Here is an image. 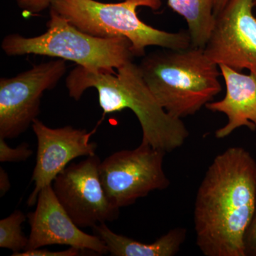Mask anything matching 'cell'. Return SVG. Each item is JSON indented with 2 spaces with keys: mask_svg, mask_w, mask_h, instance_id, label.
Instances as JSON below:
<instances>
[{
  "mask_svg": "<svg viewBox=\"0 0 256 256\" xmlns=\"http://www.w3.org/2000/svg\"><path fill=\"white\" fill-rule=\"evenodd\" d=\"M256 207V161L240 146L216 156L197 191L194 229L206 256H245L244 236Z\"/></svg>",
  "mask_w": 256,
  "mask_h": 256,
  "instance_id": "6da1fadb",
  "label": "cell"
},
{
  "mask_svg": "<svg viewBox=\"0 0 256 256\" xmlns=\"http://www.w3.org/2000/svg\"><path fill=\"white\" fill-rule=\"evenodd\" d=\"M117 73L90 70L77 66L66 79L69 96L79 100L96 88L104 114L129 109L138 118L142 142L170 152L184 144L190 132L182 120L172 117L160 105L143 79L138 64L128 62Z\"/></svg>",
  "mask_w": 256,
  "mask_h": 256,
  "instance_id": "7a4b0ae2",
  "label": "cell"
},
{
  "mask_svg": "<svg viewBox=\"0 0 256 256\" xmlns=\"http://www.w3.org/2000/svg\"><path fill=\"white\" fill-rule=\"evenodd\" d=\"M143 79L172 117L194 116L222 90L220 66L204 48H163L144 56L139 64Z\"/></svg>",
  "mask_w": 256,
  "mask_h": 256,
  "instance_id": "3957f363",
  "label": "cell"
},
{
  "mask_svg": "<svg viewBox=\"0 0 256 256\" xmlns=\"http://www.w3.org/2000/svg\"><path fill=\"white\" fill-rule=\"evenodd\" d=\"M161 0H122L102 3L96 0H52L54 10L80 31L100 38L126 37L134 56H144L148 47L184 50L191 46L188 32H168L152 28L138 16L137 9L159 10Z\"/></svg>",
  "mask_w": 256,
  "mask_h": 256,
  "instance_id": "277c9868",
  "label": "cell"
},
{
  "mask_svg": "<svg viewBox=\"0 0 256 256\" xmlns=\"http://www.w3.org/2000/svg\"><path fill=\"white\" fill-rule=\"evenodd\" d=\"M45 33L25 37L9 34L2 50L10 56L35 54L70 60L90 70L114 73L132 62V44L126 37L100 38L80 31L63 16L50 10Z\"/></svg>",
  "mask_w": 256,
  "mask_h": 256,
  "instance_id": "5b68a950",
  "label": "cell"
},
{
  "mask_svg": "<svg viewBox=\"0 0 256 256\" xmlns=\"http://www.w3.org/2000/svg\"><path fill=\"white\" fill-rule=\"evenodd\" d=\"M165 154L141 142L136 149L116 152L101 162V182L114 206H130L152 192L169 188L170 180L163 168Z\"/></svg>",
  "mask_w": 256,
  "mask_h": 256,
  "instance_id": "8992f818",
  "label": "cell"
},
{
  "mask_svg": "<svg viewBox=\"0 0 256 256\" xmlns=\"http://www.w3.org/2000/svg\"><path fill=\"white\" fill-rule=\"evenodd\" d=\"M66 70V60L57 58L0 79V138L13 139L28 129L40 114L44 92L54 88Z\"/></svg>",
  "mask_w": 256,
  "mask_h": 256,
  "instance_id": "52a82bcc",
  "label": "cell"
},
{
  "mask_svg": "<svg viewBox=\"0 0 256 256\" xmlns=\"http://www.w3.org/2000/svg\"><path fill=\"white\" fill-rule=\"evenodd\" d=\"M98 156L72 163L52 183L58 202L80 228L94 227L118 218L120 208L108 198L101 182Z\"/></svg>",
  "mask_w": 256,
  "mask_h": 256,
  "instance_id": "ba28073f",
  "label": "cell"
},
{
  "mask_svg": "<svg viewBox=\"0 0 256 256\" xmlns=\"http://www.w3.org/2000/svg\"><path fill=\"white\" fill-rule=\"evenodd\" d=\"M252 0H229L216 16L204 52L217 65L256 76V18Z\"/></svg>",
  "mask_w": 256,
  "mask_h": 256,
  "instance_id": "9c48e42d",
  "label": "cell"
},
{
  "mask_svg": "<svg viewBox=\"0 0 256 256\" xmlns=\"http://www.w3.org/2000/svg\"><path fill=\"white\" fill-rule=\"evenodd\" d=\"M36 137V164L32 176L34 188L28 200V206L36 204L42 188L52 185L55 178L72 160L95 156L96 142H90L96 129L90 132L72 126L52 128L38 119L32 124Z\"/></svg>",
  "mask_w": 256,
  "mask_h": 256,
  "instance_id": "30bf717a",
  "label": "cell"
},
{
  "mask_svg": "<svg viewBox=\"0 0 256 256\" xmlns=\"http://www.w3.org/2000/svg\"><path fill=\"white\" fill-rule=\"evenodd\" d=\"M30 226L26 250L50 245H66L99 255L108 254L105 244L97 236L80 230L58 202L52 185L42 188L36 207L28 214Z\"/></svg>",
  "mask_w": 256,
  "mask_h": 256,
  "instance_id": "8fae6325",
  "label": "cell"
},
{
  "mask_svg": "<svg viewBox=\"0 0 256 256\" xmlns=\"http://www.w3.org/2000/svg\"><path fill=\"white\" fill-rule=\"evenodd\" d=\"M218 66L226 92L223 99L208 102L205 107L212 112L226 114L228 122L216 131V138L224 139L242 127L256 130V76L242 74L225 65Z\"/></svg>",
  "mask_w": 256,
  "mask_h": 256,
  "instance_id": "7c38bea8",
  "label": "cell"
},
{
  "mask_svg": "<svg viewBox=\"0 0 256 256\" xmlns=\"http://www.w3.org/2000/svg\"><path fill=\"white\" fill-rule=\"evenodd\" d=\"M95 235L104 242L108 254L114 256H173L176 255L186 238L184 228L172 229L156 242L146 244L111 230L106 223L92 227Z\"/></svg>",
  "mask_w": 256,
  "mask_h": 256,
  "instance_id": "4fadbf2b",
  "label": "cell"
},
{
  "mask_svg": "<svg viewBox=\"0 0 256 256\" xmlns=\"http://www.w3.org/2000/svg\"><path fill=\"white\" fill-rule=\"evenodd\" d=\"M188 25L191 46L204 48L214 26V0H168Z\"/></svg>",
  "mask_w": 256,
  "mask_h": 256,
  "instance_id": "5bb4252c",
  "label": "cell"
},
{
  "mask_svg": "<svg viewBox=\"0 0 256 256\" xmlns=\"http://www.w3.org/2000/svg\"><path fill=\"white\" fill-rule=\"evenodd\" d=\"M26 218L28 216L22 210H16L0 220V248L11 250L12 254L26 250L28 238L24 235L22 229Z\"/></svg>",
  "mask_w": 256,
  "mask_h": 256,
  "instance_id": "9a60e30c",
  "label": "cell"
},
{
  "mask_svg": "<svg viewBox=\"0 0 256 256\" xmlns=\"http://www.w3.org/2000/svg\"><path fill=\"white\" fill-rule=\"evenodd\" d=\"M34 152L24 142L18 148L8 146L4 138H0V162H21L31 158Z\"/></svg>",
  "mask_w": 256,
  "mask_h": 256,
  "instance_id": "2e32d148",
  "label": "cell"
},
{
  "mask_svg": "<svg viewBox=\"0 0 256 256\" xmlns=\"http://www.w3.org/2000/svg\"><path fill=\"white\" fill-rule=\"evenodd\" d=\"M18 8L22 11L24 16L40 14L50 9L52 0H14ZM122 1V0H120Z\"/></svg>",
  "mask_w": 256,
  "mask_h": 256,
  "instance_id": "e0dca14e",
  "label": "cell"
},
{
  "mask_svg": "<svg viewBox=\"0 0 256 256\" xmlns=\"http://www.w3.org/2000/svg\"><path fill=\"white\" fill-rule=\"evenodd\" d=\"M245 256H256V207L244 236Z\"/></svg>",
  "mask_w": 256,
  "mask_h": 256,
  "instance_id": "ac0fdd59",
  "label": "cell"
},
{
  "mask_svg": "<svg viewBox=\"0 0 256 256\" xmlns=\"http://www.w3.org/2000/svg\"><path fill=\"white\" fill-rule=\"evenodd\" d=\"M82 250L77 248L70 247L66 250L60 252H50L46 249H31L12 254L13 256H76L80 255Z\"/></svg>",
  "mask_w": 256,
  "mask_h": 256,
  "instance_id": "d6986e66",
  "label": "cell"
},
{
  "mask_svg": "<svg viewBox=\"0 0 256 256\" xmlns=\"http://www.w3.org/2000/svg\"><path fill=\"white\" fill-rule=\"evenodd\" d=\"M11 188L10 176L2 168H0V196H4Z\"/></svg>",
  "mask_w": 256,
  "mask_h": 256,
  "instance_id": "ffe728a7",
  "label": "cell"
},
{
  "mask_svg": "<svg viewBox=\"0 0 256 256\" xmlns=\"http://www.w3.org/2000/svg\"><path fill=\"white\" fill-rule=\"evenodd\" d=\"M229 0H214V13L216 16L220 12L228 2Z\"/></svg>",
  "mask_w": 256,
  "mask_h": 256,
  "instance_id": "44dd1931",
  "label": "cell"
},
{
  "mask_svg": "<svg viewBox=\"0 0 256 256\" xmlns=\"http://www.w3.org/2000/svg\"><path fill=\"white\" fill-rule=\"evenodd\" d=\"M252 3H254V8H256V0H252Z\"/></svg>",
  "mask_w": 256,
  "mask_h": 256,
  "instance_id": "7402d4cb",
  "label": "cell"
}]
</instances>
